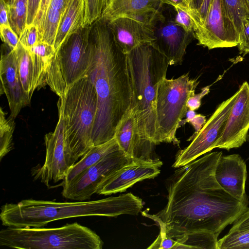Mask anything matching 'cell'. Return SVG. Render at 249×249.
Masks as SVG:
<instances>
[{
  "instance_id": "cell-36",
  "label": "cell",
  "mask_w": 249,
  "mask_h": 249,
  "mask_svg": "<svg viewBox=\"0 0 249 249\" xmlns=\"http://www.w3.org/2000/svg\"><path fill=\"white\" fill-rule=\"evenodd\" d=\"M51 0H40L39 9L33 23L36 25L38 29L40 39Z\"/></svg>"
},
{
  "instance_id": "cell-26",
  "label": "cell",
  "mask_w": 249,
  "mask_h": 249,
  "mask_svg": "<svg viewBox=\"0 0 249 249\" xmlns=\"http://www.w3.org/2000/svg\"><path fill=\"white\" fill-rule=\"evenodd\" d=\"M7 7L10 27L19 37L27 25L28 0H16Z\"/></svg>"
},
{
  "instance_id": "cell-2",
  "label": "cell",
  "mask_w": 249,
  "mask_h": 249,
  "mask_svg": "<svg viewBox=\"0 0 249 249\" xmlns=\"http://www.w3.org/2000/svg\"><path fill=\"white\" fill-rule=\"evenodd\" d=\"M95 23L90 35V57L86 74L98 98L93 146L114 138L115 128L132 100L126 54L115 42L107 21L100 19Z\"/></svg>"
},
{
  "instance_id": "cell-12",
  "label": "cell",
  "mask_w": 249,
  "mask_h": 249,
  "mask_svg": "<svg viewBox=\"0 0 249 249\" xmlns=\"http://www.w3.org/2000/svg\"><path fill=\"white\" fill-rule=\"evenodd\" d=\"M89 33V26L80 29L63 44L57 53L67 88L86 76L90 57Z\"/></svg>"
},
{
  "instance_id": "cell-33",
  "label": "cell",
  "mask_w": 249,
  "mask_h": 249,
  "mask_svg": "<svg viewBox=\"0 0 249 249\" xmlns=\"http://www.w3.org/2000/svg\"><path fill=\"white\" fill-rule=\"evenodd\" d=\"M176 14L174 18L175 23L188 32L194 33L195 23L192 14L180 8H174Z\"/></svg>"
},
{
  "instance_id": "cell-22",
  "label": "cell",
  "mask_w": 249,
  "mask_h": 249,
  "mask_svg": "<svg viewBox=\"0 0 249 249\" xmlns=\"http://www.w3.org/2000/svg\"><path fill=\"white\" fill-rule=\"evenodd\" d=\"M82 25L81 0H66L53 45L57 54L63 44L82 28Z\"/></svg>"
},
{
  "instance_id": "cell-19",
  "label": "cell",
  "mask_w": 249,
  "mask_h": 249,
  "mask_svg": "<svg viewBox=\"0 0 249 249\" xmlns=\"http://www.w3.org/2000/svg\"><path fill=\"white\" fill-rule=\"evenodd\" d=\"M161 0H110L100 19L127 17L153 26L162 13Z\"/></svg>"
},
{
  "instance_id": "cell-43",
  "label": "cell",
  "mask_w": 249,
  "mask_h": 249,
  "mask_svg": "<svg viewBox=\"0 0 249 249\" xmlns=\"http://www.w3.org/2000/svg\"><path fill=\"white\" fill-rule=\"evenodd\" d=\"M206 122V119L205 116L201 114H196L195 116L188 122L189 123L193 125L195 130V132L193 135L197 134Z\"/></svg>"
},
{
  "instance_id": "cell-15",
  "label": "cell",
  "mask_w": 249,
  "mask_h": 249,
  "mask_svg": "<svg viewBox=\"0 0 249 249\" xmlns=\"http://www.w3.org/2000/svg\"><path fill=\"white\" fill-rule=\"evenodd\" d=\"M238 91L215 148L230 150L240 147L247 141L249 130V84L244 82Z\"/></svg>"
},
{
  "instance_id": "cell-21",
  "label": "cell",
  "mask_w": 249,
  "mask_h": 249,
  "mask_svg": "<svg viewBox=\"0 0 249 249\" xmlns=\"http://www.w3.org/2000/svg\"><path fill=\"white\" fill-rule=\"evenodd\" d=\"M1 94L7 97L10 116L15 118L31 99L25 92L17 70L14 50L1 55L0 63Z\"/></svg>"
},
{
  "instance_id": "cell-4",
  "label": "cell",
  "mask_w": 249,
  "mask_h": 249,
  "mask_svg": "<svg viewBox=\"0 0 249 249\" xmlns=\"http://www.w3.org/2000/svg\"><path fill=\"white\" fill-rule=\"evenodd\" d=\"M134 110L142 138L159 144L156 102L160 83L165 78L169 61L149 44L126 54Z\"/></svg>"
},
{
  "instance_id": "cell-10",
  "label": "cell",
  "mask_w": 249,
  "mask_h": 249,
  "mask_svg": "<svg viewBox=\"0 0 249 249\" xmlns=\"http://www.w3.org/2000/svg\"><path fill=\"white\" fill-rule=\"evenodd\" d=\"M197 45L209 50L238 46L239 37L222 0H213L205 19L195 27Z\"/></svg>"
},
{
  "instance_id": "cell-47",
  "label": "cell",
  "mask_w": 249,
  "mask_h": 249,
  "mask_svg": "<svg viewBox=\"0 0 249 249\" xmlns=\"http://www.w3.org/2000/svg\"><path fill=\"white\" fill-rule=\"evenodd\" d=\"M7 5H11L14 4L16 0H4Z\"/></svg>"
},
{
  "instance_id": "cell-20",
  "label": "cell",
  "mask_w": 249,
  "mask_h": 249,
  "mask_svg": "<svg viewBox=\"0 0 249 249\" xmlns=\"http://www.w3.org/2000/svg\"><path fill=\"white\" fill-rule=\"evenodd\" d=\"M107 23L115 42L125 54L140 45L150 44L153 39V26L132 18L119 17Z\"/></svg>"
},
{
  "instance_id": "cell-37",
  "label": "cell",
  "mask_w": 249,
  "mask_h": 249,
  "mask_svg": "<svg viewBox=\"0 0 249 249\" xmlns=\"http://www.w3.org/2000/svg\"><path fill=\"white\" fill-rule=\"evenodd\" d=\"M176 244L175 239L167 236L166 233L160 230L159 235L148 249H174Z\"/></svg>"
},
{
  "instance_id": "cell-28",
  "label": "cell",
  "mask_w": 249,
  "mask_h": 249,
  "mask_svg": "<svg viewBox=\"0 0 249 249\" xmlns=\"http://www.w3.org/2000/svg\"><path fill=\"white\" fill-rule=\"evenodd\" d=\"M218 249H249V229L229 231L218 240Z\"/></svg>"
},
{
  "instance_id": "cell-8",
  "label": "cell",
  "mask_w": 249,
  "mask_h": 249,
  "mask_svg": "<svg viewBox=\"0 0 249 249\" xmlns=\"http://www.w3.org/2000/svg\"><path fill=\"white\" fill-rule=\"evenodd\" d=\"M238 93L237 90L220 103L200 131L188 140L192 141L188 146L177 153L173 165L174 168L183 166L215 148Z\"/></svg>"
},
{
  "instance_id": "cell-5",
  "label": "cell",
  "mask_w": 249,
  "mask_h": 249,
  "mask_svg": "<svg viewBox=\"0 0 249 249\" xmlns=\"http://www.w3.org/2000/svg\"><path fill=\"white\" fill-rule=\"evenodd\" d=\"M57 105L64 120L66 153L71 167L93 146L98 98L89 78L85 76L68 87Z\"/></svg>"
},
{
  "instance_id": "cell-30",
  "label": "cell",
  "mask_w": 249,
  "mask_h": 249,
  "mask_svg": "<svg viewBox=\"0 0 249 249\" xmlns=\"http://www.w3.org/2000/svg\"><path fill=\"white\" fill-rule=\"evenodd\" d=\"M62 12L49 7L40 41L53 46Z\"/></svg>"
},
{
  "instance_id": "cell-32",
  "label": "cell",
  "mask_w": 249,
  "mask_h": 249,
  "mask_svg": "<svg viewBox=\"0 0 249 249\" xmlns=\"http://www.w3.org/2000/svg\"><path fill=\"white\" fill-rule=\"evenodd\" d=\"M19 42L27 49H29L40 41L39 34L34 23L26 25L19 36Z\"/></svg>"
},
{
  "instance_id": "cell-1",
  "label": "cell",
  "mask_w": 249,
  "mask_h": 249,
  "mask_svg": "<svg viewBox=\"0 0 249 249\" xmlns=\"http://www.w3.org/2000/svg\"><path fill=\"white\" fill-rule=\"evenodd\" d=\"M222 152H213L178 168L166 181L167 203L155 214H143L155 221L174 239L200 231L218 237L248 208V200L231 196L216 181L214 171Z\"/></svg>"
},
{
  "instance_id": "cell-44",
  "label": "cell",
  "mask_w": 249,
  "mask_h": 249,
  "mask_svg": "<svg viewBox=\"0 0 249 249\" xmlns=\"http://www.w3.org/2000/svg\"><path fill=\"white\" fill-rule=\"evenodd\" d=\"M0 26H10L7 4L4 0H0Z\"/></svg>"
},
{
  "instance_id": "cell-3",
  "label": "cell",
  "mask_w": 249,
  "mask_h": 249,
  "mask_svg": "<svg viewBox=\"0 0 249 249\" xmlns=\"http://www.w3.org/2000/svg\"><path fill=\"white\" fill-rule=\"evenodd\" d=\"M143 208L142 199L128 193L92 201L56 202L23 199L6 203L0 208L3 226L15 228H41L54 221L89 216L115 217L138 215Z\"/></svg>"
},
{
  "instance_id": "cell-29",
  "label": "cell",
  "mask_w": 249,
  "mask_h": 249,
  "mask_svg": "<svg viewBox=\"0 0 249 249\" xmlns=\"http://www.w3.org/2000/svg\"><path fill=\"white\" fill-rule=\"evenodd\" d=\"M222 1L239 37L243 21L249 15V7L246 0H222Z\"/></svg>"
},
{
  "instance_id": "cell-16",
  "label": "cell",
  "mask_w": 249,
  "mask_h": 249,
  "mask_svg": "<svg viewBox=\"0 0 249 249\" xmlns=\"http://www.w3.org/2000/svg\"><path fill=\"white\" fill-rule=\"evenodd\" d=\"M162 162L158 159L145 160L133 159L105 179L99 186L96 194L110 195L125 191L137 182L154 178L160 172Z\"/></svg>"
},
{
  "instance_id": "cell-14",
  "label": "cell",
  "mask_w": 249,
  "mask_h": 249,
  "mask_svg": "<svg viewBox=\"0 0 249 249\" xmlns=\"http://www.w3.org/2000/svg\"><path fill=\"white\" fill-rule=\"evenodd\" d=\"M28 50L33 63L35 89L48 85L59 97H62L67 88L54 47L39 41Z\"/></svg>"
},
{
  "instance_id": "cell-35",
  "label": "cell",
  "mask_w": 249,
  "mask_h": 249,
  "mask_svg": "<svg viewBox=\"0 0 249 249\" xmlns=\"http://www.w3.org/2000/svg\"><path fill=\"white\" fill-rule=\"evenodd\" d=\"M2 40L10 48V50L15 49L19 42V37L10 26H0Z\"/></svg>"
},
{
  "instance_id": "cell-17",
  "label": "cell",
  "mask_w": 249,
  "mask_h": 249,
  "mask_svg": "<svg viewBox=\"0 0 249 249\" xmlns=\"http://www.w3.org/2000/svg\"><path fill=\"white\" fill-rule=\"evenodd\" d=\"M120 148L133 159L153 160L155 144L143 139L140 132L135 112L130 107L124 113L115 130L114 137Z\"/></svg>"
},
{
  "instance_id": "cell-23",
  "label": "cell",
  "mask_w": 249,
  "mask_h": 249,
  "mask_svg": "<svg viewBox=\"0 0 249 249\" xmlns=\"http://www.w3.org/2000/svg\"><path fill=\"white\" fill-rule=\"evenodd\" d=\"M120 148H121L114 137L104 143L92 146L79 160L70 168L63 180L62 187L71 183L85 171L105 156Z\"/></svg>"
},
{
  "instance_id": "cell-27",
  "label": "cell",
  "mask_w": 249,
  "mask_h": 249,
  "mask_svg": "<svg viewBox=\"0 0 249 249\" xmlns=\"http://www.w3.org/2000/svg\"><path fill=\"white\" fill-rule=\"evenodd\" d=\"M14 118H7L2 108L0 109V160L13 149V134L15 127Z\"/></svg>"
},
{
  "instance_id": "cell-39",
  "label": "cell",
  "mask_w": 249,
  "mask_h": 249,
  "mask_svg": "<svg viewBox=\"0 0 249 249\" xmlns=\"http://www.w3.org/2000/svg\"><path fill=\"white\" fill-rule=\"evenodd\" d=\"M249 229V208L246 211L233 223L230 231Z\"/></svg>"
},
{
  "instance_id": "cell-7",
  "label": "cell",
  "mask_w": 249,
  "mask_h": 249,
  "mask_svg": "<svg viewBox=\"0 0 249 249\" xmlns=\"http://www.w3.org/2000/svg\"><path fill=\"white\" fill-rule=\"evenodd\" d=\"M199 83L190 79L188 73L175 79L165 78L159 84L156 102L159 143L179 144L176 137L181 122L189 108V98L195 95Z\"/></svg>"
},
{
  "instance_id": "cell-9",
  "label": "cell",
  "mask_w": 249,
  "mask_h": 249,
  "mask_svg": "<svg viewBox=\"0 0 249 249\" xmlns=\"http://www.w3.org/2000/svg\"><path fill=\"white\" fill-rule=\"evenodd\" d=\"M133 159L121 148L108 154L85 171L71 183L63 186V196L78 201L90 199L94 194H96L99 186L105 179L131 162Z\"/></svg>"
},
{
  "instance_id": "cell-34",
  "label": "cell",
  "mask_w": 249,
  "mask_h": 249,
  "mask_svg": "<svg viewBox=\"0 0 249 249\" xmlns=\"http://www.w3.org/2000/svg\"><path fill=\"white\" fill-rule=\"evenodd\" d=\"M237 46L240 53H249V15L243 21Z\"/></svg>"
},
{
  "instance_id": "cell-24",
  "label": "cell",
  "mask_w": 249,
  "mask_h": 249,
  "mask_svg": "<svg viewBox=\"0 0 249 249\" xmlns=\"http://www.w3.org/2000/svg\"><path fill=\"white\" fill-rule=\"evenodd\" d=\"M13 50L17 70L22 87L25 92L31 99L35 89L34 66L30 53L20 42Z\"/></svg>"
},
{
  "instance_id": "cell-42",
  "label": "cell",
  "mask_w": 249,
  "mask_h": 249,
  "mask_svg": "<svg viewBox=\"0 0 249 249\" xmlns=\"http://www.w3.org/2000/svg\"><path fill=\"white\" fill-rule=\"evenodd\" d=\"M213 0H203L201 5L193 18L195 26L202 22L205 18Z\"/></svg>"
},
{
  "instance_id": "cell-31",
  "label": "cell",
  "mask_w": 249,
  "mask_h": 249,
  "mask_svg": "<svg viewBox=\"0 0 249 249\" xmlns=\"http://www.w3.org/2000/svg\"><path fill=\"white\" fill-rule=\"evenodd\" d=\"M110 0H87V8L83 28L89 26L100 19L104 15Z\"/></svg>"
},
{
  "instance_id": "cell-46",
  "label": "cell",
  "mask_w": 249,
  "mask_h": 249,
  "mask_svg": "<svg viewBox=\"0 0 249 249\" xmlns=\"http://www.w3.org/2000/svg\"><path fill=\"white\" fill-rule=\"evenodd\" d=\"M83 13V23L86 16L87 8V0H81Z\"/></svg>"
},
{
  "instance_id": "cell-41",
  "label": "cell",
  "mask_w": 249,
  "mask_h": 249,
  "mask_svg": "<svg viewBox=\"0 0 249 249\" xmlns=\"http://www.w3.org/2000/svg\"><path fill=\"white\" fill-rule=\"evenodd\" d=\"M40 0H28L27 25L33 24L37 15Z\"/></svg>"
},
{
  "instance_id": "cell-48",
  "label": "cell",
  "mask_w": 249,
  "mask_h": 249,
  "mask_svg": "<svg viewBox=\"0 0 249 249\" xmlns=\"http://www.w3.org/2000/svg\"><path fill=\"white\" fill-rule=\"evenodd\" d=\"M246 1L247 3V4H248V6L249 7V0H246Z\"/></svg>"
},
{
  "instance_id": "cell-6",
  "label": "cell",
  "mask_w": 249,
  "mask_h": 249,
  "mask_svg": "<svg viewBox=\"0 0 249 249\" xmlns=\"http://www.w3.org/2000/svg\"><path fill=\"white\" fill-rule=\"evenodd\" d=\"M0 245L20 249H101L94 231L76 222L54 228L7 227L0 231Z\"/></svg>"
},
{
  "instance_id": "cell-38",
  "label": "cell",
  "mask_w": 249,
  "mask_h": 249,
  "mask_svg": "<svg viewBox=\"0 0 249 249\" xmlns=\"http://www.w3.org/2000/svg\"><path fill=\"white\" fill-rule=\"evenodd\" d=\"M210 91V87L207 86L201 89V91L190 97L187 102V106L189 109L196 110L201 105V99Z\"/></svg>"
},
{
  "instance_id": "cell-18",
  "label": "cell",
  "mask_w": 249,
  "mask_h": 249,
  "mask_svg": "<svg viewBox=\"0 0 249 249\" xmlns=\"http://www.w3.org/2000/svg\"><path fill=\"white\" fill-rule=\"evenodd\" d=\"M247 177L246 164L239 155L221 156L215 169V178L224 190L239 200H248L245 191Z\"/></svg>"
},
{
  "instance_id": "cell-25",
  "label": "cell",
  "mask_w": 249,
  "mask_h": 249,
  "mask_svg": "<svg viewBox=\"0 0 249 249\" xmlns=\"http://www.w3.org/2000/svg\"><path fill=\"white\" fill-rule=\"evenodd\" d=\"M174 249H218V236L212 232L200 231L186 234L175 239Z\"/></svg>"
},
{
  "instance_id": "cell-40",
  "label": "cell",
  "mask_w": 249,
  "mask_h": 249,
  "mask_svg": "<svg viewBox=\"0 0 249 249\" xmlns=\"http://www.w3.org/2000/svg\"><path fill=\"white\" fill-rule=\"evenodd\" d=\"M161 3L162 5H170L174 8H180L190 13L192 17L193 16L194 12L191 0H161Z\"/></svg>"
},
{
  "instance_id": "cell-45",
  "label": "cell",
  "mask_w": 249,
  "mask_h": 249,
  "mask_svg": "<svg viewBox=\"0 0 249 249\" xmlns=\"http://www.w3.org/2000/svg\"><path fill=\"white\" fill-rule=\"evenodd\" d=\"M192 9L193 10V19L196 16L197 12L200 8L203 0H191Z\"/></svg>"
},
{
  "instance_id": "cell-11",
  "label": "cell",
  "mask_w": 249,
  "mask_h": 249,
  "mask_svg": "<svg viewBox=\"0 0 249 249\" xmlns=\"http://www.w3.org/2000/svg\"><path fill=\"white\" fill-rule=\"evenodd\" d=\"M65 128L63 116L59 112V120L53 132L44 137L46 157L42 166L32 170L35 179L49 187L51 182L64 180L71 168L65 149Z\"/></svg>"
},
{
  "instance_id": "cell-13",
  "label": "cell",
  "mask_w": 249,
  "mask_h": 249,
  "mask_svg": "<svg viewBox=\"0 0 249 249\" xmlns=\"http://www.w3.org/2000/svg\"><path fill=\"white\" fill-rule=\"evenodd\" d=\"M153 29L154 37L150 45L168 58L170 65L181 64L187 46L195 38L194 33L187 32L163 13Z\"/></svg>"
}]
</instances>
